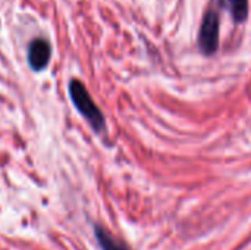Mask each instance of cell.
<instances>
[{"mask_svg":"<svg viewBox=\"0 0 251 250\" xmlns=\"http://www.w3.org/2000/svg\"><path fill=\"white\" fill-rule=\"evenodd\" d=\"M199 44L204 55H212L218 50L219 46V15L213 10H209L201 22Z\"/></svg>","mask_w":251,"mask_h":250,"instance_id":"cell-2","label":"cell"},{"mask_svg":"<svg viewBox=\"0 0 251 250\" xmlns=\"http://www.w3.org/2000/svg\"><path fill=\"white\" fill-rule=\"evenodd\" d=\"M51 57V47L47 40L35 38L29 43L28 47V63L32 71L40 72L43 71Z\"/></svg>","mask_w":251,"mask_h":250,"instance_id":"cell-3","label":"cell"},{"mask_svg":"<svg viewBox=\"0 0 251 250\" xmlns=\"http://www.w3.org/2000/svg\"><path fill=\"white\" fill-rule=\"evenodd\" d=\"M69 96L78 112L88 121V124L96 130L101 131L104 127V116L97 108V105L93 102L90 93L84 87V84L78 80H72L69 84Z\"/></svg>","mask_w":251,"mask_h":250,"instance_id":"cell-1","label":"cell"},{"mask_svg":"<svg viewBox=\"0 0 251 250\" xmlns=\"http://www.w3.org/2000/svg\"><path fill=\"white\" fill-rule=\"evenodd\" d=\"M221 4L231 12L237 22H243L249 16V0H221Z\"/></svg>","mask_w":251,"mask_h":250,"instance_id":"cell-5","label":"cell"},{"mask_svg":"<svg viewBox=\"0 0 251 250\" xmlns=\"http://www.w3.org/2000/svg\"><path fill=\"white\" fill-rule=\"evenodd\" d=\"M96 237L103 250H131L125 243L118 240L115 236H112L106 228L96 225Z\"/></svg>","mask_w":251,"mask_h":250,"instance_id":"cell-4","label":"cell"}]
</instances>
